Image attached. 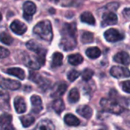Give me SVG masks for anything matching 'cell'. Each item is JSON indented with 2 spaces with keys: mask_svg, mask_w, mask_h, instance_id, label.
<instances>
[{
  "mask_svg": "<svg viewBox=\"0 0 130 130\" xmlns=\"http://www.w3.org/2000/svg\"><path fill=\"white\" fill-rule=\"evenodd\" d=\"M76 25L75 23H66L62 30V40L60 47L66 50H74L77 45L76 40Z\"/></svg>",
  "mask_w": 130,
  "mask_h": 130,
  "instance_id": "6da1fadb",
  "label": "cell"
},
{
  "mask_svg": "<svg viewBox=\"0 0 130 130\" xmlns=\"http://www.w3.org/2000/svg\"><path fill=\"white\" fill-rule=\"evenodd\" d=\"M34 33L41 39L50 42L53 39V30L50 21L46 20L39 22L34 27Z\"/></svg>",
  "mask_w": 130,
  "mask_h": 130,
  "instance_id": "7a4b0ae2",
  "label": "cell"
},
{
  "mask_svg": "<svg viewBox=\"0 0 130 130\" xmlns=\"http://www.w3.org/2000/svg\"><path fill=\"white\" fill-rule=\"evenodd\" d=\"M26 46L30 51H33L37 54V59L40 66H43L46 61V50L44 49L34 40H29L26 43Z\"/></svg>",
  "mask_w": 130,
  "mask_h": 130,
  "instance_id": "3957f363",
  "label": "cell"
},
{
  "mask_svg": "<svg viewBox=\"0 0 130 130\" xmlns=\"http://www.w3.org/2000/svg\"><path fill=\"white\" fill-rule=\"evenodd\" d=\"M101 105L103 107V109L109 113L119 114L123 113V108L122 106H120L118 103L113 100H108L106 98H103L101 101Z\"/></svg>",
  "mask_w": 130,
  "mask_h": 130,
  "instance_id": "277c9868",
  "label": "cell"
},
{
  "mask_svg": "<svg viewBox=\"0 0 130 130\" xmlns=\"http://www.w3.org/2000/svg\"><path fill=\"white\" fill-rule=\"evenodd\" d=\"M104 37L108 42L115 43L122 40L124 38V35L118 31L117 29L110 28L104 33Z\"/></svg>",
  "mask_w": 130,
  "mask_h": 130,
  "instance_id": "5b68a950",
  "label": "cell"
},
{
  "mask_svg": "<svg viewBox=\"0 0 130 130\" xmlns=\"http://www.w3.org/2000/svg\"><path fill=\"white\" fill-rule=\"evenodd\" d=\"M23 10H24V14H23L24 18L26 21H30L32 20V17L35 14L37 8L34 2L30 1H27L26 2H24L23 5Z\"/></svg>",
  "mask_w": 130,
  "mask_h": 130,
  "instance_id": "8992f818",
  "label": "cell"
},
{
  "mask_svg": "<svg viewBox=\"0 0 130 130\" xmlns=\"http://www.w3.org/2000/svg\"><path fill=\"white\" fill-rule=\"evenodd\" d=\"M110 75L116 78H128L130 76L129 70L122 66H113L110 69Z\"/></svg>",
  "mask_w": 130,
  "mask_h": 130,
  "instance_id": "52a82bcc",
  "label": "cell"
},
{
  "mask_svg": "<svg viewBox=\"0 0 130 130\" xmlns=\"http://www.w3.org/2000/svg\"><path fill=\"white\" fill-rule=\"evenodd\" d=\"M29 78L31 79L34 82L39 85V86L42 88H46L50 85V81L46 78L41 77L39 74L34 72H30V76Z\"/></svg>",
  "mask_w": 130,
  "mask_h": 130,
  "instance_id": "ba28073f",
  "label": "cell"
},
{
  "mask_svg": "<svg viewBox=\"0 0 130 130\" xmlns=\"http://www.w3.org/2000/svg\"><path fill=\"white\" fill-rule=\"evenodd\" d=\"M117 16L115 13L110 11L107 13H104L102 16V27H106L108 25H113L117 23Z\"/></svg>",
  "mask_w": 130,
  "mask_h": 130,
  "instance_id": "9c48e42d",
  "label": "cell"
},
{
  "mask_svg": "<svg viewBox=\"0 0 130 130\" xmlns=\"http://www.w3.org/2000/svg\"><path fill=\"white\" fill-rule=\"evenodd\" d=\"M11 30L16 34L22 35L27 31V26L18 20H14L11 24Z\"/></svg>",
  "mask_w": 130,
  "mask_h": 130,
  "instance_id": "30bf717a",
  "label": "cell"
},
{
  "mask_svg": "<svg viewBox=\"0 0 130 130\" xmlns=\"http://www.w3.org/2000/svg\"><path fill=\"white\" fill-rule=\"evenodd\" d=\"M12 117L8 113H3L0 116V126L2 130H13V126L11 124Z\"/></svg>",
  "mask_w": 130,
  "mask_h": 130,
  "instance_id": "8fae6325",
  "label": "cell"
},
{
  "mask_svg": "<svg viewBox=\"0 0 130 130\" xmlns=\"http://www.w3.org/2000/svg\"><path fill=\"white\" fill-rule=\"evenodd\" d=\"M32 104V112L34 113H39L43 110V104L40 97L38 95H33L30 98Z\"/></svg>",
  "mask_w": 130,
  "mask_h": 130,
  "instance_id": "7c38bea8",
  "label": "cell"
},
{
  "mask_svg": "<svg viewBox=\"0 0 130 130\" xmlns=\"http://www.w3.org/2000/svg\"><path fill=\"white\" fill-rule=\"evenodd\" d=\"M14 106L16 112L18 113H23L27 110V106L25 101L21 97H16L14 100Z\"/></svg>",
  "mask_w": 130,
  "mask_h": 130,
  "instance_id": "4fadbf2b",
  "label": "cell"
},
{
  "mask_svg": "<svg viewBox=\"0 0 130 130\" xmlns=\"http://www.w3.org/2000/svg\"><path fill=\"white\" fill-rule=\"evenodd\" d=\"M113 60L116 62H118L125 66H128L130 63V56L126 52H120L114 56Z\"/></svg>",
  "mask_w": 130,
  "mask_h": 130,
  "instance_id": "5bb4252c",
  "label": "cell"
},
{
  "mask_svg": "<svg viewBox=\"0 0 130 130\" xmlns=\"http://www.w3.org/2000/svg\"><path fill=\"white\" fill-rule=\"evenodd\" d=\"M2 85L4 88L10 90H18L21 87V83L15 80H11L9 78H2Z\"/></svg>",
  "mask_w": 130,
  "mask_h": 130,
  "instance_id": "9a60e30c",
  "label": "cell"
},
{
  "mask_svg": "<svg viewBox=\"0 0 130 130\" xmlns=\"http://www.w3.org/2000/svg\"><path fill=\"white\" fill-rule=\"evenodd\" d=\"M0 109L4 111L10 110V98L7 92L0 94Z\"/></svg>",
  "mask_w": 130,
  "mask_h": 130,
  "instance_id": "2e32d148",
  "label": "cell"
},
{
  "mask_svg": "<svg viewBox=\"0 0 130 130\" xmlns=\"http://www.w3.org/2000/svg\"><path fill=\"white\" fill-rule=\"evenodd\" d=\"M77 113L82 116V117L85 118V119H90L92 117L93 114V110L92 109L87 105H83V106H80L77 108Z\"/></svg>",
  "mask_w": 130,
  "mask_h": 130,
  "instance_id": "e0dca14e",
  "label": "cell"
},
{
  "mask_svg": "<svg viewBox=\"0 0 130 130\" xmlns=\"http://www.w3.org/2000/svg\"><path fill=\"white\" fill-rule=\"evenodd\" d=\"M67 90V85L65 83H59L52 91L51 96L53 98H59L62 96Z\"/></svg>",
  "mask_w": 130,
  "mask_h": 130,
  "instance_id": "ac0fdd59",
  "label": "cell"
},
{
  "mask_svg": "<svg viewBox=\"0 0 130 130\" xmlns=\"http://www.w3.org/2000/svg\"><path fill=\"white\" fill-rule=\"evenodd\" d=\"M36 130H55V126L50 120H43L38 123Z\"/></svg>",
  "mask_w": 130,
  "mask_h": 130,
  "instance_id": "d6986e66",
  "label": "cell"
},
{
  "mask_svg": "<svg viewBox=\"0 0 130 130\" xmlns=\"http://www.w3.org/2000/svg\"><path fill=\"white\" fill-rule=\"evenodd\" d=\"M7 74L15 76L16 78L23 80L25 78V72L23 69L20 68H10L6 71Z\"/></svg>",
  "mask_w": 130,
  "mask_h": 130,
  "instance_id": "ffe728a7",
  "label": "cell"
},
{
  "mask_svg": "<svg viewBox=\"0 0 130 130\" xmlns=\"http://www.w3.org/2000/svg\"><path fill=\"white\" fill-rule=\"evenodd\" d=\"M64 121L68 126H77L80 124V120L73 114L68 113L64 117Z\"/></svg>",
  "mask_w": 130,
  "mask_h": 130,
  "instance_id": "44dd1931",
  "label": "cell"
},
{
  "mask_svg": "<svg viewBox=\"0 0 130 130\" xmlns=\"http://www.w3.org/2000/svg\"><path fill=\"white\" fill-rule=\"evenodd\" d=\"M62 59H63V55L61 53H59V52L55 53L53 55V58H52V63H51L52 67L56 68V67H59L62 66Z\"/></svg>",
  "mask_w": 130,
  "mask_h": 130,
  "instance_id": "7402d4cb",
  "label": "cell"
},
{
  "mask_svg": "<svg viewBox=\"0 0 130 130\" xmlns=\"http://www.w3.org/2000/svg\"><path fill=\"white\" fill-rule=\"evenodd\" d=\"M52 108L56 113L60 114L65 109V104L62 99H56L52 104Z\"/></svg>",
  "mask_w": 130,
  "mask_h": 130,
  "instance_id": "603a6c76",
  "label": "cell"
},
{
  "mask_svg": "<svg viewBox=\"0 0 130 130\" xmlns=\"http://www.w3.org/2000/svg\"><path fill=\"white\" fill-rule=\"evenodd\" d=\"M81 21L84 23H87L91 25L95 24V19L93 14L89 11H85L81 15Z\"/></svg>",
  "mask_w": 130,
  "mask_h": 130,
  "instance_id": "cb8c5ba5",
  "label": "cell"
},
{
  "mask_svg": "<svg viewBox=\"0 0 130 130\" xmlns=\"http://www.w3.org/2000/svg\"><path fill=\"white\" fill-rule=\"evenodd\" d=\"M101 54V51L98 47H90L86 50V55L90 59H97Z\"/></svg>",
  "mask_w": 130,
  "mask_h": 130,
  "instance_id": "d4e9b609",
  "label": "cell"
},
{
  "mask_svg": "<svg viewBox=\"0 0 130 130\" xmlns=\"http://www.w3.org/2000/svg\"><path fill=\"white\" fill-rule=\"evenodd\" d=\"M68 61L72 66H78L83 62V57L78 53L72 54V55L69 56Z\"/></svg>",
  "mask_w": 130,
  "mask_h": 130,
  "instance_id": "484cf974",
  "label": "cell"
},
{
  "mask_svg": "<svg viewBox=\"0 0 130 130\" xmlns=\"http://www.w3.org/2000/svg\"><path fill=\"white\" fill-rule=\"evenodd\" d=\"M24 62H25V64L32 69H39L40 67V65L39 64L37 58H36V59H33L32 58H30V56H27Z\"/></svg>",
  "mask_w": 130,
  "mask_h": 130,
  "instance_id": "4316f807",
  "label": "cell"
},
{
  "mask_svg": "<svg viewBox=\"0 0 130 130\" xmlns=\"http://www.w3.org/2000/svg\"><path fill=\"white\" fill-rule=\"evenodd\" d=\"M79 98H80V94H79L78 90L77 88H72L69 91V96H68L69 101L70 103L74 104V103L78 102Z\"/></svg>",
  "mask_w": 130,
  "mask_h": 130,
  "instance_id": "83f0119b",
  "label": "cell"
},
{
  "mask_svg": "<svg viewBox=\"0 0 130 130\" xmlns=\"http://www.w3.org/2000/svg\"><path fill=\"white\" fill-rule=\"evenodd\" d=\"M20 120L24 127H29L34 123L35 119L30 115H25V116L21 117L20 118Z\"/></svg>",
  "mask_w": 130,
  "mask_h": 130,
  "instance_id": "f1b7e54d",
  "label": "cell"
},
{
  "mask_svg": "<svg viewBox=\"0 0 130 130\" xmlns=\"http://www.w3.org/2000/svg\"><path fill=\"white\" fill-rule=\"evenodd\" d=\"M0 41L6 45H11L13 42V38L6 32L0 34Z\"/></svg>",
  "mask_w": 130,
  "mask_h": 130,
  "instance_id": "f546056e",
  "label": "cell"
},
{
  "mask_svg": "<svg viewBox=\"0 0 130 130\" xmlns=\"http://www.w3.org/2000/svg\"><path fill=\"white\" fill-rule=\"evenodd\" d=\"M81 40L83 43H91L94 40V35L91 32H84L82 35Z\"/></svg>",
  "mask_w": 130,
  "mask_h": 130,
  "instance_id": "4dcf8cb0",
  "label": "cell"
},
{
  "mask_svg": "<svg viewBox=\"0 0 130 130\" xmlns=\"http://www.w3.org/2000/svg\"><path fill=\"white\" fill-rule=\"evenodd\" d=\"M94 75V71L90 69H86L83 71L82 74V79L84 81H89Z\"/></svg>",
  "mask_w": 130,
  "mask_h": 130,
  "instance_id": "1f68e13d",
  "label": "cell"
},
{
  "mask_svg": "<svg viewBox=\"0 0 130 130\" xmlns=\"http://www.w3.org/2000/svg\"><path fill=\"white\" fill-rule=\"evenodd\" d=\"M80 75V73L76 71V70H71L68 75H67V78L70 82H74L75 80H76Z\"/></svg>",
  "mask_w": 130,
  "mask_h": 130,
  "instance_id": "d6a6232c",
  "label": "cell"
},
{
  "mask_svg": "<svg viewBox=\"0 0 130 130\" xmlns=\"http://www.w3.org/2000/svg\"><path fill=\"white\" fill-rule=\"evenodd\" d=\"M9 54H10V52L8 50H7L6 48H4L3 46H0V58L1 59L8 57Z\"/></svg>",
  "mask_w": 130,
  "mask_h": 130,
  "instance_id": "836d02e7",
  "label": "cell"
},
{
  "mask_svg": "<svg viewBox=\"0 0 130 130\" xmlns=\"http://www.w3.org/2000/svg\"><path fill=\"white\" fill-rule=\"evenodd\" d=\"M122 88L125 92L130 94V81L123 82L122 83Z\"/></svg>",
  "mask_w": 130,
  "mask_h": 130,
  "instance_id": "e575fe53",
  "label": "cell"
},
{
  "mask_svg": "<svg viewBox=\"0 0 130 130\" xmlns=\"http://www.w3.org/2000/svg\"><path fill=\"white\" fill-rule=\"evenodd\" d=\"M107 8L108 9H110V11H116L118 8H119V4L117 2H113V3H109L107 5Z\"/></svg>",
  "mask_w": 130,
  "mask_h": 130,
  "instance_id": "d590c367",
  "label": "cell"
},
{
  "mask_svg": "<svg viewBox=\"0 0 130 130\" xmlns=\"http://www.w3.org/2000/svg\"><path fill=\"white\" fill-rule=\"evenodd\" d=\"M51 2L57 4H61L62 6H69V3L68 2H70V0H50Z\"/></svg>",
  "mask_w": 130,
  "mask_h": 130,
  "instance_id": "8d00e7d4",
  "label": "cell"
},
{
  "mask_svg": "<svg viewBox=\"0 0 130 130\" xmlns=\"http://www.w3.org/2000/svg\"><path fill=\"white\" fill-rule=\"evenodd\" d=\"M123 14L124 16H126V18H130V8H125L123 11Z\"/></svg>",
  "mask_w": 130,
  "mask_h": 130,
  "instance_id": "74e56055",
  "label": "cell"
},
{
  "mask_svg": "<svg viewBox=\"0 0 130 130\" xmlns=\"http://www.w3.org/2000/svg\"><path fill=\"white\" fill-rule=\"evenodd\" d=\"M6 91H5V89L2 87V86H0V94H3V93H5Z\"/></svg>",
  "mask_w": 130,
  "mask_h": 130,
  "instance_id": "f35d334b",
  "label": "cell"
},
{
  "mask_svg": "<svg viewBox=\"0 0 130 130\" xmlns=\"http://www.w3.org/2000/svg\"><path fill=\"white\" fill-rule=\"evenodd\" d=\"M115 129H116V130H124L123 129H122V128H120V127H118V126H116Z\"/></svg>",
  "mask_w": 130,
  "mask_h": 130,
  "instance_id": "ab89813d",
  "label": "cell"
},
{
  "mask_svg": "<svg viewBox=\"0 0 130 130\" xmlns=\"http://www.w3.org/2000/svg\"><path fill=\"white\" fill-rule=\"evenodd\" d=\"M127 123H129V125L130 126V116L128 117V120H127Z\"/></svg>",
  "mask_w": 130,
  "mask_h": 130,
  "instance_id": "60d3db41",
  "label": "cell"
},
{
  "mask_svg": "<svg viewBox=\"0 0 130 130\" xmlns=\"http://www.w3.org/2000/svg\"><path fill=\"white\" fill-rule=\"evenodd\" d=\"M2 14L0 13V21H2Z\"/></svg>",
  "mask_w": 130,
  "mask_h": 130,
  "instance_id": "b9f144b4",
  "label": "cell"
},
{
  "mask_svg": "<svg viewBox=\"0 0 130 130\" xmlns=\"http://www.w3.org/2000/svg\"><path fill=\"white\" fill-rule=\"evenodd\" d=\"M0 130H2V126H0Z\"/></svg>",
  "mask_w": 130,
  "mask_h": 130,
  "instance_id": "7bdbcfd3",
  "label": "cell"
},
{
  "mask_svg": "<svg viewBox=\"0 0 130 130\" xmlns=\"http://www.w3.org/2000/svg\"><path fill=\"white\" fill-rule=\"evenodd\" d=\"M101 130H104V129H101Z\"/></svg>",
  "mask_w": 130,
  "mask_h": 130,
  "instance_id": "ee69618b",
  "label": "cell"
},
{
  "mask_svg": "<svg viewBox=\"0 0 130 130\" xmlns=\"http://www.w3.org/2000/svg\"></svg>",
  "mask_w": 130,
  "mask_h": 130,
  "instance_id": "f6af8a7d",
  "label": "cell"
}]
</instances>
